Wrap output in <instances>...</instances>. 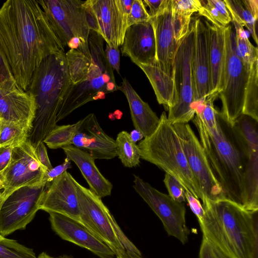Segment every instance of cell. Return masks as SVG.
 Instances as JSON below:
<instances>
[{"mask_svg":"<svg viewBox=\"0 0 258 258\" xmlns=\"http://www.w3.org/2000/svg\"><path fill=\"white\" fill-rule=\"evenodd\" d=\"M0 47L18 85L27 91L45 58L64 51L35 0H8L0 7Z\"/></svg>","mask_w":258,"mask_h":258,"instance_id":"obj_1","label":"cell"},{"mask_svg":"<svg viewBox=\"0 0 258 258\" xmlns=\"http://www.w3.org/2000/svg\"><path fill=\"white\" fill-rule=\"evenodd\" d=\"M198 222L205 238L229 258H258V210L227 199L203 201Z\"/></svg>","mask_w":258,"mask_h":258,"instance_id":"obj_2","label":"cell"},{"mask_svg":"<svg viewBox=\"0 0 258 258\" xmlns=\"http://www.w3.org/2000/svg\"><path fill=\"white\" fill-rule=\"evenodd\" d=\"M70 85L63 50L45 58L34 71L27 91L33 96L36 104L28 138L34 148L57 125L58 108Z\"/></svg>","mask_w":258,"mask_h":258,"instance_id":"obj_3","label":"cell"},{"mask_svg":"<svg viewBox=\"0 0 258 258\" xmlns=\"http://www.w3.org/2000/svg\"><path fill=\"white\" fill-rule=\"evenodd\" d=\"M218 133L201 145L212 172L226 198L241 206L245 201L244 175L248 158L232 125L217 110Z\"/></svg>","mask_w":258,"mask_h":258,"instance_id":"obj_4","label":"cell"},{"mask_svg":"<svg viewBox=\"0 0 258 258\" xmlns=\"http://www.w3.org/2000/svg\"><path fill=\"white\" fill-rule=\"evenodd\" d=\"M155 131L138 145L141 159L155 165L172 175L185 191L201 199L179 137L165 111L161 113Z\"/></svg>","mask_w":258,"mask_h":258,"instance_id":"obj_5","label":"cell"},{"mask_svg":"<svg viewBox=\"0 0 258 258\" xmlns=\"http://www.w3.org/2000/svg\"><path fill=\"white\" fill-rule=\"evenodd\" d=\"M104 41L99 34L90 31L88 46L92 62L88 78L76 85L71 83L58 108L56 122L85 104L103 99L106 94L118 90L113 69L105 54Z\"/></svg>","mask_w":258,"mask_h":258,"instance_id":"obj_6","label":"cell"},{"mask_svg":"<svg viewBox=\"0 0 258 258\" xmlns=\"http://www.w3.org/2000/svg\"><path fill=\"white\" fill-rule=\"evenodd\" d=\"M55 35L64 48L91 58L88 37L91 30L87 1L38 0Z\"/></svg>","mask_w":258,"mask_h":258,"instance_id":"obj_7","label":"cell"},{"mask_svg":"<svg viewBox=\"0 0 258 258\" xmlns=\"http://www.w3.org/2000/svg\"><path fill=\"white\" fill-rule=\"evenodd\" d=\"M74 182L79 203L80 222L108 245L115 255L126 257V251L141 255L140 250L122 231L101 198L76 179Z\"/></svg>","mask_w":258,"mask_h":258,"instance_id":"obj_8","label":"cell"},{"mask_svg":"<svg viewBox=\"0 0 258 258\" xmlns=\"http://www.w3.org/2000/svg\"><path fill=\"white\" fill-rule=\"evenodd\" d=\"M195 21L182 39L174 59L173 79L175 87L174 102L168 108L167 118L171 124L188 123L195 116L191 58L195 38Z\"/></svg>","mask_w":258,"mask_h":258,"instance_id":"obj_9","label":"cell"},{"mask_svg":"<svg viewBox=\"0 0 258 258\" xmlns=\"http://www.w3.org/2000/svg\"><path fill=\"white\" fill-rule=\"evenodd\" d=\"M225 62L223 88L219 96L222 103L223 117L233 124L242 114L245 91L250 68L247 67L236 52L235 32L232 26L225 28Z\"/></svg>","mask_w":258,"mask_h":258,"instance_id":"obj_10","label":"cell"},{"mask_svg":"<svg viewBox=\"0 0 258 258\" xmlns=\"http://www.w3.org/2000/svg\"><path fill=\"white\" fill-rule=\"evenodd\" d=\"M180 142L195 183L203 201L227 199L210 167L199 140L188 123L172 124Z\"/></svg>","mask_w":258,"mask_h":258,"instance_id":"obj_11","label":"cell"},{"mask_svg":"<svg viewBox=\"0 0 258 258\" xmlns=\"http://www.w3.org/2000/svg\"><path fill=\"white\" fill-rule=\"evenodd\" d=\"M46 182L20 187L3 202L0 209V234L5 237L14 231L23 230L40 210Z\"/></svg>","mask_w":258,"mask_h":258,"instance_id":"obj_12","label":"cell"},{"mask_svg":"<svg viewBox=\"0 0 258 258\" xmlns=\"http://www.w3.org/2000/svg\"><path fill=\"white\" fill-rule=\"evenodd\" d=\"M133 187L160 219L167 234L185 244L190 232L186 224L184 204L174 201L137 175H134Z\"/></svg>","mask_w":258,"mask_h":258,"instance_id":"obj_13","label":"cell"},{"mask_svg":"<svg viewBox=\"0 0 258 258\" xmlns=\"http://www.w3.org/2000/svg\"><path fill=\"white\" fill-rule=\"evenodd\" d=\"M46 170L27 140L13 149L10 162L1 174L2 191L7 198L20 187L36 184L42 180Z\"/></svg>","mask_w":258,"mask_h":258,"instance_id":"obj_14","label":"cell"},{"mask_svg":"<svg viewBox=\"0 0 258 258\" xmlns=\"http://www.w3.org/2000/svg\"><path fill=\"white\" fill-rule=\"evenodd\" d=\"M53 231L61 239L84 248L99 258H114V252L80 222L69 216L50 212Z\"/></svg>","mask_w":258,"mask_h":258,"instance_id":"obj_15","label":"cell"},{"mask_svg":"<svg viewBox=\"0 0 258 258\" xmlns=\"http://www.w3.org/2000/svg\"><path fill=\"white\" fill-rule=\"evenodd\" d=\"M75 178L68 171L47 182L40 210L61 214L80 222Z\"/></svg>","mask_w":258,"mask_h":258,"instance_id":"obj_16","label":"cell"},{"mask_svg":"<svg viewBox=\"0 0 258 258\" xmlns=\"http://www.w3.org/2000/svg\"><path fill=\"white\" fill-rule=\"evenodd\" d=\"M195 38L191 58L194 97L196 104L210 94L211 72L209 29L200 19L195 21Z\"/></svg>","mask_w":258,"mask_h":258,"instance_id":"obj_17","label":"cell"},{"mask_svg":"<svg viewBox=\"0 0 258 258\" xmlns=\"http://www.w3.org/2000/svg\"><path fill=\"white\" fill-rule=\"evenodd\" d=\"M72 145L90 154L94 159H112L117 156L115 140L100 126L94 113L79 120Z\"/></svg>","mask_w":258,"mask_h":258,"instance_id":"obj_18","label":"cell"},{"mask_svg":"<svg viewBox=\"0 0 258 258\" xmlns=\"http://www.w3.org/2000/svg\"><path fill=\"white\" fill-rule=\"evenodd\" d=\"M150 20L154 30L157 65L173 78L174 56L181 41L176 39L174 30L172 1L169 0L162 13Z\"/></svg>","mask_w":258,"mask_h":258,"instance_id":"obj_19","label":"cell"},{"mask_svg":"<svg viewBox=\"0 0 258 258\" xmlns=\"http://www.w3.org/2000/svg\"><path fill=\"white\" fill-rule=\"evenodd\" d=\"M121 52L122 56L130 58L137 66L157 63L154 30L151 20L127 27Z\"/></svg>","mask_w":258,"mask_h":258,"instance_id":"obj_20","label":"cell"},{"mask_svg":"<svg viewBox=\"0 0 258 258\" xmlns=\"http://www.w3.org/2000/svg\"><path fill=\"white\" fill-rule=\"evenodd\" d=\"M35 110V99L28 91L18 84L0 87V120L20 124L30 131Z\"/></svg>","mask_w":258,"mask_h":258,"instance_id":"obj_21","label":"cell"},{"mask_svg":"<svg viewBox=\"0 0 258 258\" xmlns=\"http://www.w3.org/2000/svg\"><path fill=\"white\" fill-rule=\"evenodd\" d=\"M61 149L67 157L78 166L92 192L100 198L111 194L112 183L101 173L95 163V159L90 154L72 145Z\"/></svg>","mask_w":258,"mask_h":258,"instance_id":"obj_22","label":"cell"},{"mask_svg":"<svg viewBox=\"0 0 258 258\" xmlns=\"http://www.w3.org/2000/svg\"><path fill=\"white\" fill-rule=\"evenodd\" d=\"M118 90L121 91L127 99L135 129L140 131L144 138L150 136L156 129L159 117L149 105L141 99L126 78L122 79Z\"/></svg>","mask_w":258,"mask_h":258,"instance_id":"obj_23","label":"cell"},{"mask_svg":"<svg viewBox=\"0 0 258 258\" xmlns=\"http://www.w3.org/2000/svg\"><path fill=\"white\" fill-rule=\"evenodd\" d=\"M209 29V53L211 72L210 94L218 93L223 88L225 62V27L210 25Z\"/></svg>","mask_w":258,"mask_h":258,"instance_id":"obj_24","label":"cell"},{"mask_svg":"<svg viewBox=\"0 0 258 258\" xmlns=\"http://www.w3.org/2000/svg\"><path fill=\"white\" fill-rule=\"evenodd\" d=\"M98 33L106 44L118 47V8L116 0H89Z\"/></svg>","mask_w":258,"mask_h":258,"instance_id":"obj_25","label":"cell"},{"mask_svg":"<svg viewBox=\"0 0 258 258\" xmlns=\"http://www.w3.org/2000/svg\"><path fill=\"white\" fill-rule=\"evenodd\" d=\"M138 66L146 75L154 91L159 104L171 107L175 96L173 77L164 73L156 63L153 64H139Z\"/></svg>","mask_w":258,"mask_h":258,"instance_id":"obj_26","label":"cell"},{"mask_svg":"<svg viewBox=\"0 0 258 258\" xmlns=\"http://www.w3.org/2000/svg\"><path fill=\"white\" fill-rule=\"evenodd\" d=\"M245 201L243 208L258 210V151L249 155L244 175Z\"/></svg>","mask_w":258,"mask_h":258,"instance_id":"obj_27","label":"cell"},{"mask_svg":"<svg viewBox=\"0 0 258 258\" xmlns=\"http://www.w3.org/2000/svg\"><path fill=\"white\" fill-rule=\"evenodd\" d=\"M248 155L258 151V121L241 114L232 125Z\"/></svg>","mask_w":258,"mask_h":258,"instance_id":"obj_28","label":"cell"},{"mask_svg":"<svg viewBox=\"0 0 258 258\" xmlns=\"http://www.w3.org/2000/svg\"><path fill=\"white\" fill-rule=\"evenodd\" d=\"M66 58L71 84L76 85L88 79L91 58L75 49H70L66 53Z\"/></svg>","mask_w":258,"mask_h":258,"instance_id":"obj_29","label":"cell"},{"mask_svg":"<svg viewBox=\"0 0 258 258\" xmlns=\"http://www.w3.org/2000/svg\"><path fill=\"white\" fill-rule=\"evenodd\" d=\"M116 153L122 164L126 167L132 168L138 165L140 162V152L134 142L130 134L125 131L119 132L115 140Z\"/></svg>","mask_w":258,"mask_h":258,"instance_id":"obj_30","label":"cell"},{"mask_svg":"<svg viewBox=\"0 0 258 258\" xmlns=\"http://www.w3.org/2000/svg\"><path fill=\"white\" fill-rule=\"evenodd\" d=\"M242 114L258 121V59L254 61L250 68Z\"/></svg>","mask_w":258,"mask_h":258,"instance_id":"obj_31","label":"cell"},{"mask_svg":"<svg viewBox=\"0 0 258 258\" xmlns=\"http://www.w3.org/2000/svg\"><path fill=\"white\" fill-rule=\"evenodd\" d=\"M202 8L199 15L205 17L213 25L225 27L232 21L224 1L201 0Z\"/></svg>","mask_w":258,"mask_h":258,"instance_id":"obj_32","label":"cell"},{"mask_svg":"<svg viewBox=\"0 0 258 258\" xmlns=\"http://www.w3.org/2000/svg\"><path fill=\"white\" fill-rule=\"evenodd\" d=\"M230 13L232 21L247 28L256 44L258 43L256 34V21L241 0H224Z\"/></svg>","mask_w":258,"mask_h":258,"instance_id":"obj_33","label":"cell"},{"mask_svg":"<svg viewBox=\"0 0 258 258\" xmlns=\"http://www.w3.org/2000/svg\"><path fill=\"white\" fill-rule=\"evenodd\" d=\"M30 130L24 126L12 122L0 120V147H15L25 142Z\"/></svg>","mask_w":258,"mask_h":258,"instance_id":"obj_34","label":"cell"},{"mask_svg":"<svg viewBox=\"0 0 258 258\" xmlns=\"http://www.w3.org/2000/svg\"><path fill=\"white\" fill-rule=\"evenodd\" d=\"M235 27L236 52L243 63L250 68L252 63L258 59V49L253 46L243 28V27L233 23Z\"/></svg>","mask_w":258,"mask_h":258,"instance_id":"obj_35","label":"cell"},{"mask_svg":"<svg viewBox=\"0 0 258 258\" xmlns=\"http://www.w3.org/2000/svg\"><path fill=\"white\" fill-rule=\"evenodd\" d=\"M80 125V121L72 124L56 125L43 141L48 148L56 149L72 145Z\"/></svg>","mask_w":258,"mask_h":258,"instance_id":"obj_36","label":"cell"},{"mask_svg":"<svg viewBox=\"0 0 258 258\" xmlns=\"http://www.w3.org/2000/svg\"><path fill=\"white\" fill-rule=\"evenodd\" d=\"M0 258H36L33 249L14 239L0 240Z\"/></svg>","mask_w":258,"mask_h":258,"instance_id":"obj_37","label":"cell"},{"mask_svg":"<svg viewBox=\"0 0 258 258\" xmlns=\"http://www.w3.org/2000/svg\"><path fill=\"white\" fill-rule=\"evenodd\" d=\"M173 17L184 23L189 24L191 16L202 8L201 0H172Z\"/></svg>","mask_w":258,"mask_h":258,"instance_id":"obj_38","label":"cell"},{"mask_svg":"<svg viewBox=\"0 0 258 258\" xmlns=\"http://www.w3.org/2000/svg\"><path fill=\"white\" fill-rule=\"evenodd\" d=\"M134 0H116L118 8V46H121L127 28V18Z\"/></svg>","mask_w":258,"mask_h":258,"instance_id":"obj_39","label":"cell"},{"mask_svg":"<svg viewBox=\"0 0 258 258\" xmlns=\"http://www.w3.org/2000/svg\"><path fill=\"white\" fill-rule=\"evenodd\" d=\"M151 17L142 0H134L127 18V27L136 23L148 22Z\"/></svg>","mask_w":258,"mask_h":258,"instance_id":"obj_40","label":"cell"},{"mask_svg":"<svg viewBox=\"0 0 258 258\" xmlns=\"http://www.w3.org/2000/svg\"><path fill=\"white\" fill-rule=\"evenodd\" d=\"M168 195L174 201L183 203L186 201L185 190L180 183L173 176L165 173L163 180Z\"/></svg>","mask_w":258,"mask_h":258,"instance_id":"obj_41","label":"cell"},{"mask_svg":"<svg viewBox=\"0 0 258 258\" xmlns=\"http://www.w3.org/2000/svg\"><path fill=\"white\" fill-rule=\"evenodd\" d=\"M17 84L7 58L0 47V87L10 88Z\"/></svg>","mask_w":258,"mask_h":258,"instance_id":"obj_42","label":"cell"},{"mask_svg":"<svg viewBox=\"0 0 258 258\" xmlns=\"http://www.w3.org/2000/svg\"><path fill=\"white\" fill-rule=\"evenodd\" d=\"M199 258H229L209 241L203 237Z\"/></svg>","mask_w":258,"mask_h":258,"instance_id":"obj_43","label":"cell"},{"mask_svg":"<svg viewBox=\"0 0 258 258\" xmlns=\"http://www.w3.org/2000/svg\"><path fill=\"white\" fill-rule=\"evenodd\" d=\"M104 52L106 58L112 69L119 74L120 58L118 47L106 44Z\"/></svg>","mask_w":258,"mask_h":258,"instance_id":"obj_44","label":"cell"},{"mask_svg":"<svg viewBox=\"0 0 258 258\" xmlns=\"http://www.w3.org/2000/svg\"><path fill=\"white\" fill-rule=\"evenodd\" d=\"M72 167L71 160L67 157L64 162L59 165L53 167L52 168L47 170L45 171L43 179L46 182H49L53 180L55 178L61 175L68 169Z\"/></svg>","mask_w":258,"mask_h":258,"instance_id":"obj_45","label":"cell"},{"mask_svg":"<svg viewBox=\"0 0 258 258\" xmlns=\"http://www.w3.org/2000/svg\"><path fill=\"white\" fill-rule=\"evenodd\" d=\"M169 0H144L145 6L149 8L148 12L151 18L156 17L162 13L166 9Z\"/></svg>","mask_w":258,"mask_h":258,"instance_id":"obj_46","label":"cell"},{"mask_svg":"<svg viewBox=\"0 0 258 258\" xmlns=\"http://www.w3.org/2000/svg\"><path fill=\"white\" fill-rule=\"evenodd\" d=\"M185 197L191 210L196 216L198 222L201 221L204 217L205 210L200 201L188 191H185Z\"/></svg>","mask_w":258,"mask_h":258,"instance_id":"obj_47","label":"cell"},{"mask_svg":"<svg viewBox=\"0 0 258 258\" xmlns=\"http://www.w3.org/2000/svg\"><path fill=\"white\" fill-rule=\"evenodd\" d=\"M35 153L40 163L46 169L53 168L49 159L47 149L43 142H40L34 148Z\"/></svg>","mask_w":258,"mask_h":258,"instance_id":"obj_48","label":"cell"},{"mask_svg":"<svg viewBox=\"0 0 258 258\" xmlns=\"http://www.w3.org/2000/svg\"><path fill=\"white\" fill-rule=\"evenodd\" d=\"M13 148L12 146L0 147V174H2L9 165Z\"/></svg>","mask_w":258,"mask_h":258,"instance_id":"obj_49","label":"cell"},{"mask_svg":"<svg viewBox=\"0 0 258 258\" xmlns=\"http://www.w3.org/2000/svg\"><path fill=\"white\" fill-rule=\"evenodd\" d=\"M241 1L257 21L258 19V1L242 0Z\"/></svg>","mask_w":258,"mask_h":258,"instance_id":"obj_50","label":"cell"},{"mask_svg":"<svg viewBox=\"0 0 258 258\" xmlns=\"http://www.w3.org/2000/svg\"><path fill=\"white\" fill-rule=\"evenodd\" d=\"M132 140L135 143L140 140H142L144 136L143 134L137 130H133L130 134Z\"/></svg>","mask_w":258,"mask_h":258,"instance_id":"obj_51","label":"cell"},{"mask_svg":"<svg viewBox=\"0 0 258 258\" xmlns=\"http://www.w3.org/2000/svg\"><path fill=\"white\" fill-rule=\"evenodd\" d=\"M126 258H143L141 255L131 251H126Z\"/></svg>","mask_w":258,"mask_h":258,"instance_id":"obj_52","label":"cell"},{"mask_svg":"<svg viewBox=\"0 0 258 258\" xmlns=\"http://www.w3.org/2000/svg\"><path fill=\"white\" fill-rule=\"evenodd\" d=\"M6 198H7V197L2 192V191H0V209H1V208L2 207V205L3 203V202L6 200ZM4 238V237H3L0 234V240H2Z\"/></svg>","mask_w":258,"mask_h":258,"instance_id":"obj_53","label":"cell"},{"mask_svg":"<svg viewBox=\"0 0 258 258\" xmlns=\"http://www.w3.org/2000/svg\"><path fill=\"white\" fill-rule=\"evenodd\" d=\"M37 258H54L47 254L45 252H42L39 254Z\"/></svg>","mask_w":258,"mask_h":258,"instance_id":"obj_54","label":"cell"},{"mask_svg":"<svg viewBox=\"0 0 258 258\" xmlns=\"http://www.w3.org/2000/svg\"><path fill=\"white\" fill-rule=\"evenodd\" d=\"M59 258H74V257L72 255L64 254V255L60 256L59 257Z\"/></svg>","mask_w":258,"mask_h":258,"instance_id":"obj_55","label":"cell"},{"mask_svg":"<svg viewBox=\"0 0 258 258\" xmlns=\"http://www.w3.org/2000/svg\"><path fill=\"white\" fill-rule=\"evenodd\" d=\"M2 182V176L1 174H0V191L2 190V188H1Z\"/></svg>","mask_w":258,"mask_h":258,"instance_id":"obj_56","label":"cell"}]
</instances>
